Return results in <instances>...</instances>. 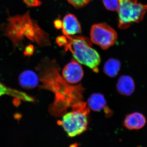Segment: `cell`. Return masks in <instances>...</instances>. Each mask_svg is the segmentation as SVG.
Listing matches in <instances>:
<instances>
[{
  "instance_id": "obj_1",
  "label": "cell",
  "mask_w": 147,
  "mask_h": 147,
  "mask_svg": "<svg viewBox=\"0 0 147 147\" xmlns=\"http://www.w3.org/2000/svg\"><path fill=\"white\" fill-rule=\"evenodd\" d=\"M40 87L54 94V102L50 107V113L59 117L65 113L68 108H73L84 102V88L81 85L72 86L59 73V68L55 62H45L40 65Z\"/></svg>"
},
{
  "instance_id": "obj_2",
  "label": "cell",
  "mask_w": 147,
  "mask_h": 147,
  "mask_svg": "<svg viewBox=\"0 0 147 147\" xmlns=\"http://www.w3.org/2000/svg\"><path fill=\"white\" fill-rule=\"evenodd\" d=\"M5 35L10 38L14 48L25 38L40 46L50 45L49 35L32 19L28 12L9 17L3 28Z\"/></svg>"
},
{
  "instance_id": "obj_3",
  "label": "cell",
  "mask_w": 147,
  "mask_h": 147,
  "mask_svg": "<svg viewBox=\"0 0 147 147\" xmlns=\"http://www.w3.org/2000/svg\"><path fill=\"white\" fill-rule=\"evenodd\" d=\"M67 42L64 46L66 51L69 50L79 63L87 66L94 72H98L100 55L92 47V42L84 36H65Z\"/></svg>"
},
{
  "instance_id": "obj_4",
  "label": "cell",
  "mask_w": 147,
  "mask_h": 147,
  "mask_svg": "<svg viewBox=\"0 0 147 147\" xmlns=\"http://www.w3.org/2000/svg\"><path fill=\"white\" fill-rule=\"evenodd\" d=\"M89 113L87 104L74 108L71 112L66 113L61 120L58 121V124L61 126L69 137H76L88 129Z\"/></svg>"
},
{
  "instance_id": "obj_5",
  "label": "cell",
  "mask_w": 147,
  "mask_h": 147,
  "mask_svg": "<svg viewBox=\"0 0 147 147\" xmlns=\"http://www.w3.org/2000/svg\"><path fill=\"white\" fill-rule=\"evenodd\" d=\"M118 27L123 30L131 24L143 20L147 11V5L138 2V0H118Z\"/></svg>"
},
{
  "instance_id": "obj_6",
  "label": "cell",
  "mask_w": 147,
  "mask_h": 147,
  "mask_svg": "<svg viewBox=\"0 0 147 147\" xmlns=\"http://www.w3.org/2000/svg\"><path fill=\"white\" fill-rule=\"evenodd\" d=\"M92 42L107 50L115 43L117 34L115 30L105 23L95 24L92 26L90 31Z\"/></svg>"
},
{
  "instance_id": "obj_7",
  "label": "cell",
  "mask_w": 147,
  "mask_h": 147,
  "mask_svg": "<svg viewBox=\"0 0 147 147\" xmlns=\"http://www.w3.org/2000/svg\"><path fill=\"white\" fill-rule=\"evenodd\" d=\"M62 75L65 80L69 84H76L83 78L84 71L79 63L76 60L72 59L64 67Z\"/></svg>"
},
{
  "instance_id": "obj_8",
  "label": "cell",
  "mask_w": 147,
  "mask_h": 147,
  "mask_svg": "<svg viewBox=\"0 0 147 147\" xmlns=\"http://www.w3.org/2000/svg\"><path fill=\"white\" fill-rule=\"evenodd\" d=\"M89 108L94 112H100L103 110L105 116L111 117L113 111L107 106V102L104 96L99 93L92 94L88 100Z\"/></svg>"
},
{
  "instance_id": "obj_9",
  "label": "cell",
  "mask_w": 147,
  "mask_h": 147,
  "mask_svg": "<svg viewBox=\"0 0 147 147\" xmlns=\"http://www.w3.org/2000/svg\"><path fill=\"white\" fill-rule=\"evenodd\" d=\"M146 120L142 113L134 112L128 114L124 120V126L129 130H137L143 128L146 125Z\"/></svg>"
},
{
  "instance_id": "obj_10",
  "label": "cell",
  "mask_w": 147,
  "mask_h": 147,
  "mask_svg": "<svg viewBox=\"0 0 147 147\" xmlns=\"http://www.w3.org/2000/svg\"><path fill=\"white\" fill-rule=\"evenodd\" d=\"M62 32L65 36H71L82 32L81 26L76 16L71 13L67 14L63 18Z\"/></svg>"
},
{
  "instance_id": "obj_11",
  "label": "cell",
  "mask_w": 147,
  "mask_h": 147,
  "mask_svg": "<svg viewBox=\"0 0 147 147\" xmlns=\"http://www.w3.org/2000/svg\"><path fill=\"white\" fill-rule=\"evenodd\" d=\"M116 87L120 94L128 96L134 92L135 88V83L131 76L123 75L119 78Z\"/></svg>"
},
{
  "instance_id": "obj_12",
  "label": "cell",
  "mask_w": 147,
  "mask_h": 147,
  "mask_svg": "<svg viewBox=\"0 0 147 147\" xmlns=\"http://www.w3.org/2000/svg\"><path fill=\"white\" fill-rule=\"evenodd\" d=\"M19 83L26 89L34 88L38 85L39 79L36 74L31 70H26L20 74Z\"/></svg>"
},
{
  "instance_id": "obj_13",
  "label": "cell",
  "mask_w": 147,
  "mask_h": 147,
  "mask_svg": "<svg viewBox=\"0 0 147 147\" xmlns=\"http://www.w3.org/2000/svg\"><path fill=\"white\" fill-rule=\"evenodd\" d=\"M4 95L10 96L24 101L31 102L35 101L34 98L28 94L17 90L10 88L0 83V96Z\"/></svg>"
},
{
  "instance_id": "obj_14",
  "label": "cell",
  "mask_w": 147,
  "mask_h": 147,
  "mask_svg": "<svg viewBox=\"0 0 147 147\" xmlns=\"http://www.w3.org/2000/svg\"><path fill=\"white\" fill-rule=\"evenodd\" d=\"M121 67V62L119 60L111 58L105 62L103 66V71L107 76L113 78L118 74Z\"/></svg>"
},
{
  "instance_id": "obj_15",
  "label": "cell",
  "mask_w": 147,
  "mask_h": 147,
  "mask_svg": "<svg viewBox=\"0 0 147 147\" xmlns=\"http://www.w3.org/2000/svg\"><path fill=\"white\" fill-rule=\"evenodd\" d=\"M105 8L108 10L118 11L119 3L118 0H102Z\"/></svg>"
},
{
  "instance_id": "obj_16",
  "label": "cell",
  "mask_w": 147,
  "mask_h": 147,
  "mask_svg": "<svg viewBox=\"0 0 147 147\" xmlns=\"http://www.w3.org/2000/svg\"><path fill=\"white\" fill-rule=\"evenodd\" d=\"M69 3L75 7L79 8L84 6L90 1L91 0H67Z\"/></svg>"
},
{
  "instance_id": "obj_17",
  "label": "cell",
  "mask_w": 147,
  "mask_h": 147,
  "mask_svg": "<svg viewBox=\"0 0 147 147\" xmlns=\"http://www.w3.org/2000/svg\"><path fill=\"white\" fill-rule=\"evenodd\" d=\"M24 2L29 7H37L41 5L40 0H23Z\"/></svg>"
},
{
  "instance_id": "obj_18",
  "label": "cell",
  "mask_w": 147,
  "mask_h": 147,
  "mask_svg": "<svg viewBox=\"0 0 147 147\" xmlns=\"http://www.w3.org/2000/svg\"><path fill=\"white\" fill-rule=\"evenodd\" d=\"M56 40L57 43L59 46H64L67 42V38L65 35L58 36L56 38Z\"/></svg>"
},
{
  "instance_id": "obj_19",
  "label": "cell",
  "mask_w": 147,
  "mask_h": 147,
  "mask_svg": "<svg viewBox=\"0 0 147 147\" xmlns=\"http://www.w3.org/2000/svg\"><path fill=\"white\" fill-rule=\"evenodd\" d=\"M34 50V49L33 45H29L26 48L25 53L27 55H31L33 53Z\"/></svg>"
},
{
  "instance_id": "obj_20",
  "label": "cell",
  "mask_w": 147,
  "mask_h": 147,
  "mask_svg": "<svg viewBox=\"0 0 147 147\" xmlns=\"http://www.w3.org/2000/svg\"><path fill=\"white\" fill-rule=\"evenodd\" d=\"M55 27L57 29H60L63 27V22L60 20H56L54 22Z\"/></svg>"
},
{
  "instance_id": "obj_21",
  "label": "cell",
  "mask_w": 147,
  "mask_h": 147,
  "mask_svg": "<svg viewBox=\"0 0 147 147\" xmlns=\"http://www.w3.org/2000/svg\"><path fill=\"white\" fill-rule=\"evenodd\" d=\"M78 146H79V144H74L70 145V146L69 147H78Z\"/></svg>"
},
{
  "instance_id": "obj_22",
  "label": "cell",
  "mask_w": 147,
  "mask_h": 147,
  "mask_svg": "<svg viewBox=\"0 0 147 147\" xmlns=\"http://www.w3.org/2000/svg\"></svg>"
}]
</instances>
